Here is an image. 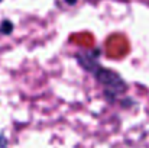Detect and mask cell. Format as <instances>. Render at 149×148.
<instances>
[{
	"label": "cell",
	"instance_id": "6da1fadb",
	"mask_svg": "<svg viewBox=\"0 0 149 148\" xmlns=\"http://www.w3.org/2000/svg\"><path fill=\"white\" fill-rule=\"evenodd\" d=\"M100 54L101 51L99 48L84 49L75 54V60L80 64V67L86 73L91 74L94 80L101 86L104 99L109 103H114L126 96L129 86L117 71L106 68L103 64H100Z\"/></svg>",
	"mask_w": 149,
	"mask_h": 148
},
{
	"label": "cell",
	"instance_id": "7a4b0ae2",
	"mask_svg": "<svg viewBox=\"0 0 149 148\" xmlns=\"http://www.w3.org/2000/svg\"><path fill=\"white\" fill-rule=\"evenodd\" d=\"M12 32H13V23H12L10 20L4 19V20L1 22V25H0V34H3V35H10Z\"/></svg>",
	"mask_w": 149,
	"mask_h": 148
},
{
	"label": "cell",
	"instance_id": "3957f363",
	"mask_svg": "<svg viewBox=\"0 0 149 148\" xmlns=\"http://www.w3.org/2000/svg\"><path fill=\"white\" fill-rule=\"evenodd\" d=\"M0 148H9L7 138L4 137V134H3V132H0Z\"/></svg>",
	"mask_w": 149,
	"mask_h": 148
},
{
	"label": "cell",
	"instance_id": "277c9868",
	"mask_svg": "<svg viewBox=\"0 0 149 148\" xmlns=\"http://www.w3.org/2000/svg\"><path fill=\"white\" fill-rule=\"evenodd\" d=\"M70 1H71V4H72V3H74V1H75V0H70Z\"/></svg>",
	"mask_w": 149,
	"mask_h": 148
},
{
	"label": "cell",
	"instance_id": "5b68a950",
	"mask_svg": "<svg viewBox=\"0 0 149 148\" xmlns=\"http://www.w3.org/2000/svg\"><path fill=\"white\" fill-rule=\"evenodd\" d=\"M1 1H3V0H0V3H1Z\"/></svg>",
	"mask_w": 149,
	"mask_h": 148
}]
</instances>
